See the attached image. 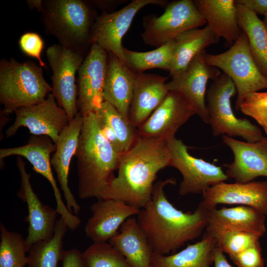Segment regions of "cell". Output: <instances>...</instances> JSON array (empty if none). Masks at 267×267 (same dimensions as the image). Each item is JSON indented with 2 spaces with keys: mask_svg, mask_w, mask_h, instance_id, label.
<instances>
[{
  "mask_svg": "<svg viewBox=\"0 0 267 267\" xmlns=\"http://www.w3.org/2000/svg\"><path fill=\"white\" fill-rule=\"evenodd\" d=\"M0 267H24L28 264V252L25 239L14 231H8L0 223Z\"/></svg>",
  "mask_w": 267,
  "mask_h": 267,
  "instance_id": "33",
  "label": "cell"
},
{
  "mask_svg": "<svg viewBox=\"0 0 267 267\" xmlns=\"http://www.w3.org/2000/svg\"><path fill=\"white\" fill-rule=\"evenodd\" d=\"M27 2L31 10L36 9L41 12L43 8V0H28Z\"/></svg>",
  "mask_w": 267,
  "mask_h": 267,
  "instance_id": "43",
  "label": "cell"
},
{
  "mask_svg": "<svg viewBox=\"0 0 267 267\" xmlns=\"http://www.w3.org/2000/svg\"><path fill=\"white\" fill-rule=\"evenodd\" d=\"M205 50L198 54L186 68L172 76V80L166 83L169 91H176L182 93L195 114L205 123H209L205 97L207 84L221 74L219 69L208 64L205 60Z\"/></svg>",
  "mask_w": 267,
  "mask_h": 267,
  "instance_id": "14",
  "label": "cell"
},
{
  "mask_svg": "<svg viewBox=\"0 0 267 267\" xmlns=\"http://www.w3.org/2000/svg\"><path fill=\"white\" fill-rule=\"evenodd\" d=\"M108 52L92 44L78 71L77 107L83 116L95 113L104 101L103 87Z\"/></svg>",
  "mask_w": 267,
  "mask_h": 267,
  "instance_id": "15",
  "label": "cell"
},
{
  "mask_svg": "<svg viewBox=\"0 0 267 267\" xmlns=\"http://www.w3.org/2000/svg\"><path fill=\"white\" fill-rule=\"evenodd\" d=\"M239 110L255 120L267 134V91L248 94L242 100Z\"/></svg>",
  "mask_w": 267,
  "mask_h": 267,
  "instance_id": "36",
  "label": "cell"
},
{
  "mask_svg": "<svg viewBox=\"0 0 267 267\" xmlns=\"http://www.w3.org/2000/svg\"><path fill=\"white\" fill-rule=\"evenodd\" d=\"M170 159L166 141L138 135L132 146L121 154L118 175L102 199L143 208L151 199L158 173L169 166Z\"/></svg>",
  "mask_w": 267,
  "mask_h": 267,
  "instance_id": "2",
  "label": "cell"
},
{
  "mask_svg": "<svg viewBox=\"0 0 267 267\" xmlns=\"http://www.w3.org/2000/svg\"><path fill=\"white\" fill-rule=\"evenodd\" d=\"M17 166L20 175V187L17 196L26 203L28 212L25 218V222L29 224L25 242L29 252L35 243L52 237L58 213L56 209L40 201L32 187L31 175L27 172L25 163L20 156L17 158Z\"/></svg>",
  "mask_w": 267,
  "mask_h": 267,
  "instance_id": "17",
  "label": "cell"
},
{
  "mask_svg": "<svg viewBox=\"0 0 267 267\" xmlns=\"http://www.w3.org/2000/svg\"><path fill=\"white\" fill-rule=\"evenodd\" d=\"M21 50L26 55L36 58L42 67L46 66L41 57L44 48V42L40 36L34 32H27L23 34L19 40Z\"/></svg>",
  "mask_w": 267,
  "mask_h": 267,
  "instance_id": "37",
  "label": "cell"
},
{
  "mask_svg": "<svg viewBox=\"0 0 267 267\" xmlns=\"http://www.w3.org/2000/svg\"><path fill=\"white\" fill-rule=\"evenodd\" d=\"M222 139L234 155L232 162L223 164L228 178L236 182L247 183L259 177H267V138L249 142L224 135Z\"/></svg>",
  "mask_w": 267,
  "mask_h": 267,
  "instance_id": "19",
  "label": "cell"
},
{
  "mask_svg": "<svg viewBox=\"0 0 267 267\" xmlns=\"http://www.w3.org/2000/svg\"><path fill=\"white\" fill-rule=\"evenodd\" d=\"M166 143L170 154L169 166L176 168L182 176L180 195L202 194L211 186L228 179L221 167L191 155L181 140L174 137Z\"/></svg>",
  "mask_w": 267,
  "mask_h": 267,
  "instance_id": "9",
  "label": "cell"
},
{
  "mask_svg": "<svg viewBox=\"0 0 267 267\" xmlns=\"http://www.w3.org/2000/svg\"><path fill=\"white\" fill-rule=\"evenodd\" d=\"M83 123L84 116L78 112L60 134L55 144L56 150L50 160L63 192L66 205L68 210L76 215L79 214L81 208L69 187L68 176L71 161L76 154Z\"/></svg>",
  "mask_w": 267,
  "mask_h": 267,
  "instance_id": "22",
  "label": "cell"
},
{
  "mask_svg": "<svg viewBox=\"0 0 267 267\" xmlns=\"http://www.w3.org/2000/svg\"><path fill=\"white\" fill-rule=\"evenodd\" d=\"M206 23L193 0H174L166 5L161 15L143 18L144 30L140 36L146 44L157 48L182 32Z\"/></svg>",
  "mask_w": 267,
  "mask_h": 267,
  "instance_id": "8",
  "label": "cell"
},
{
  "mask_svg": "<svg viewBox=\"0 0 267 267\" xmlns=\"http://www.w3.org/2000/svg\"><path fill=\"white\" fill-rule=\"evenodd\" d=\"M236 89L231 79L221 73L213 80L206 93V108L212 134L239 137L249 142L265 140L261 129L247 118H238L231 105Z\"/></svg>",
  "mask_w": 267,
  "mask_h": 267,
  "instance_id": "6",
  "label": "cell"
},
{
  "mask_svg": "<svg viewBox=\"0 0 267 267\" xmlns=\"http://www.w3.org/2000/svg\"><path fill=\"white\" fill-rule=\"evenodd\" d=\"M214 267H232L222 252L217 246L214 253Z\"/></svg>",
  "mask_w": 267,
  "mask_h": 267,
  "instance_id": "42",
  "label": "cell"
},
{
  "mask_svg": "<svg viewBox=\"0 0 267 267\" xmlns=\"http://www.w3.org/2000/svg\"><path fill=\"white\" fill-rule=\"evenodd\" d=\"M55 150L56 145L50 138L45 135H33L26 145L1 148L0 158L1 160L12 155L25 158L31 164L33 170L42 175L50 183L56 200V211L63 218L68 229L74 231L80 226L81 221L77 215L68 210L63 202L53 175L50 155Z\"/></svg>",
  "mask_w": 267,
  "mask_h": 267,
  "instance_id": "11",
  "label": "cell"
},
{
  "mask_svg": "<svg viewBox=\"0 0 267 267\" xmlns=\"http://www.w3.org/2000/svg\"><path fill=\"white\" fill-rule=\"evenodd\" d=\"M175 39L147 52L131 50L123 47L126 64L135 73L154 68L169 71L175 48Z\"/></svg>",
  "mask_w": 267,
  "mask_h": 267,
  "instance_id": "32",
  "label": "cell"
},
{
  "mask_svg": "<svg viewBox=\"0 0 267 267\" xmlns=\"http://www.w3.org/2000/svg\"><path fill=\"white\" fill-rule=\"evenodd\" d=\"M45 80L42 67L32 61L14 58L0 61V102L2 115L38 103L52 92Z\"/></svg>",
  "mask_w": 267,
  "mask_h": 267,
  "instance_id": "5",
  "label": "cell"
},
{
  "mask_svg": "<svg viewBox=\"0 0 267 267\" xmlns=\"http://www.w3.org/2000/svg\"><path fill=\"white\" fill-rule=\"evenodd\" d=\"M237 4L245 6L256 14L265 16L267 13V0H236Z\"/></svg>",
  "mask_w": 267,
  "mask_h": 267,
  "instance_id": "40",
  "label": "cell"
},
{
  "mask_svg": "<svg viewBox=\"0 0 267 267\" xmlns=\"http://www.w3.org/2000/svg\"><path fill=\"white\" fill-rule=\"evenodd\" d=\"M219 40L207 25L203 28L185 31L175 38L170 75L172 76L184 70L198 54Z\"/></svg>",
  "mask_w": 267,
  "mask_h": 267,
  "instance_id": "29",
  "label": "cell"
},
{
  "mask_svg": "<svg viewBox=\"0 0 267 267\" xmlns=\"http://www.w3.org/2000/svg\"><path fill=\"white\" fill-rule=\"evenodd\" d=\"M236 4L239 26L247 36L255 63L261 74L267 79V28L253 11Z\"/></svg>",
  "mask_w": 267,
  "mask_h": 267,
  "instance_id": "30",
  "label": "cell"
},
{
  "mask_svg": "<svg viewBox=\"0 0 267 267\" xmlns=\"http://www.w3.org/2000/svg\"><path fill=\"white\" fill-rule=\"evenodd\" d=\"M230 258L238 267H264V260L259 241L253 246Z\"/></svg>",
  "mask_w": 267,
  "mask_h": 267,
  "instance_id": "38",
  "label": "cell"
},
{
  "mask_svg": "<svg viewBox=\"0 0 267 267\" xmlns=\"http://www.w3.org/2000/svg\"><path fill=\"white\" fill-rule=\"evenodd\" d=\"M91 215L88 220L85 232L93 242H107L119 231L129 218L137 215L140 209L119 200L101 199L90 207Z\"/></svg>",
  "mask_w": 267,
  "mask_h": 267,
  "instance_id": "20",
  "label": "cell"
},
{
  "mask_svg": "<svg viewBox=\"0 0 267 267\" xmlns=\"http://www.w3.org/2000/svg\"><path fill=\"white\" fill-rule=\"evenodd\" d=\"M167 79L157 74L136 73L128 115L134 127H140L165 98Z\"/></svg>",
  "mask_w": 267,
  "mask_h": 267,
  "instance_id": "23",
  "label": "cell"
},
{
  "mask_svg": "<svg viewBox=\"0 0 267 267\" xmlns=\"http://www.w3.org/2000/svg\"><path fill=\"white\" fill-rule=\"evenodd\" d=\"M84 116V123L76 152L80 199L103 198L115 177L122 153L105 138L95 113Z\"/></svg>",
  "mask_w": 267,
  "mask_h": 267,
  "instance_id": "3",
  "label": "cell"
},
{
  "mask_svg": "<svg viewBox=\"0 0 267 267\" xmlns=\"http://www.w3.org/2000/svg\"><path fill=\"white\" fill-rule=\"evenodd\" d=\"M88 3L92 7L98 8L103 11V13H106L107 10L113 8L121 3L120 0H87Z\"/></svg>",
  "mask_w": 267,
  "mask_h": 267,
  "instance_id": "41",
  "label": "cell"
},
{
  "mask_svg": "<svg viewBox=\"0 0 267 267\" xmlns=\"http://www.w3.org/2000/svg\"><path fill=\"white\" fill-rule=\"evenodd\" d=\"M136 74L115 54L108 52L103 87L104 99L129 121Z\"/></svg>",
  "mask_w": 267,
  "mask_h": 267,
  "instance_id": "24",
  "label": "cell"
},
{
  "mask_svg": "<svg viewBox=\"0 0 267 267\" xmlns=\"http://www.w3.org/2000/svg\"><path fill=\"white\" fill-rule=\"evenodd\" d=\"M166 3L167 1L164 0H134L119 10L102 13L96 17L92 25L89 44L99 45L125 63L122 41L137 12L147 5L163 6Z\"/></svg>",
  "mask_w": 267,
  "mask_h": 267,
  "instance_id": "12",
  "label": "cell"
},
{
  "mask_svg": "<svg viewBox=\"0 0 267 267\" xmlns=\"http://www.w3.org/2000/svg\"><path fill=\"white\" fill-rule=\"evenodd\" d=\"M208 64L222 70L233 82L237 92L235 109L248 94L267 89V79L260 72L251 54L246 34L241 30L235 42L226 51L205 54Z\"/></svg>",
  "mask_w": 267,
  "mask_h": 267,
  "instance_id": "7",
  "label": "cell"
},
{
  "mask_svg": "<svg viewBox=\"0 0 267 267\" xmlns=\"http://www.w3.org/2000/svg\"><path fill=\"white\" fill-rule=\"evenodd\" d=\"M202 196L201 203L208 210L219 204L237 205L253 208L267 216V180L222 182L209 187Z\"/></svg>",
  "mask_w": 267,
  "mask_h": 267,
  "instance_id": "18",
  "label": "cell"
},
{
  "mask_svg": "<svg viewBox=\"0 0 267 267\" xmlns=\"http://www.w3.org/2000/svg\"><path fill=\"white\" fill-rule=\"evenodd\" d=\"M263 21L267 28V13L264 16V18Z\"/></svg>",
  "mask_w": 267,
  "mask_h": 267,
  "instance_id": "44",
  "label": "cell"
},
{
  "mask_svg": "<svg viewBox=\"0 0 267 267\" xmlns=\"http://www.w3.org/2000/svg\"><path fill=\"white\" fill-rule=\"evenodd\" d=\"M131 267H150L153 251L136 218L128 219L108 241Z\"/></svg>",
  "mask_w": 267,
  "mask_h": 267,
  "instance_id": "26",
  "label": "cell"
},
{
  "mask_svg": "<svg viewBox=\"0 0 267 267\" xmlns=\"http://www.w3.org/2000/svg\"><path fill=\"white\" fill-rule=\"evenodd\" d=\"M67 225L60 217L56 222L53 235L33 244L29 251L28 267H58L63 253V239Z\"/></svg>",
  "mask_w": 267,
  "mask_h": 267,
  "instance_id": "31",
  "label": "cell"
},
{
  "mask_svg": "<svg viewBox=\"0 0 267 267\" xmlns=\"http://www.w3.org/2000/svg\"><path fill=\"white\" fill-rule=\"evenodd\" d=\"M194 114L182 93L170 91L159 106L137 128L138 135L166 142L175 137L178 129Z\"/></svg>",
  "mask_w": 267,
  "mask_h": 267,
  "instance_id": "16",
  "label": "cell"
},
{
  "mask_svg": "<svg viewBox=\"0 0 267 267\" xmlns=\"http://www.w3.org/2000/svg\"></svg>",
  "mask_w": 267,
  "mask_h": 267,
  "instance_id": "45",
  "label": "cell"
},
{
  "mask_svg": "<svg viewBox=\"0 0 267 267\" xmlns=\"http://www.w3.org/2000/svg\"><path fill=\"white\" fill-rule=\"evenodd\" d=\"M41 13L47 35L61 45L87 55L90 31L97 16L87 0H43Z\"/></svg>",
  "mask_w": 267,
  "mask_h": 267,
  "instance_id": "4",
  "label": "cell"
},
{
  "mask_svg": "<svg viewBox=\"0 0 267 267\" xmlns=\"http://www.w3.org/2000/svg\"><path fill=\"white\" fill-rule=\"evenodd\" d=\"M15 113L14 122L5 131L7 137L14 135L20 128L26 127L33 135L47 136L56 144L70 123L66 112L52 92L43 101L21 107Z\"/></svg>",
  "mask_w": 267,
  "mask_h": 267,
  "instance_id": "13",
  "label": "cell"
},
{
  "mask_svg": "<svg viewBox=\"0 0 267 267\" xmlns=\"http://www.w3.org/2000/svg\"><path fill=\"white\" fill-rule=\"evenodd\" d=\"M266 216L255 209L246 206L208 210L206 235L217 239L225 232L239 231L261 237L266 232Z\"/></svg>",
  "mask_w": 267,
  "mask_h": 267,
  "instance_id": "21",
  "label": "cell"
},
{
  "mask_svg": "<svg viewBox=\"0 0 267 267\" xmlns=\"http://www.w3.org/2000/svg\"><path fill=\"white\" fill-rule=\"evenodd\" d=\"M61 261L62 267H84L82 253L76 248L64 250Z\"/></svg>",
  "mask_w": 267,
  "mask_h": 267,
  "instance_id": "39",
  "label": "cell"
},
{
  "mask_svg": "<svg viewBox=\"0 0 267 267\" xmlns=\"http://www.w3.org/2000/svg\"><path fill=\"white\" fill-rule=\"evenodd\" d=\"M176 183L173 178L155 182L150 200L137 215V222L155 254L175 253L198 238L207 225L208 210L201 202L194 212H184L168 200L164 188Z\"/></svg>",
  "mask_w": 267,
  "mask_h": 267,
  "instance_id": "1",
  "label": "cell"
},
{
  "mask_svg": "<svg viewBox=\"0 0 267 267\" xmlns=\"http://www.w3.org/2000/svg\"><path fill=\"white\" fill-rule=\"evenodd\" d=\"M95 114L105 138L120 153L128 151L138 136L137 129L107 101Z\"/></svg>",
  "mask_w": 267,
  "mask_h": 267,
  "instance_id": "27",
  "label": "cell"
},
{
  "mask_svg": "<svg viewBox=\"0 0 267 267\" xmlns=\"http://www.w3.org/2000/svg\"><path fill=\"white\" fill-rule=\"evenodd\" d=\"M46 55L52 72V93L70 122L79 112L76 74L86 56L59 44L48 46Z\"/></svg>",
  "mask_w": 267,
  "mask_h": 267,
  "instance_id": "10",
  "label": "cell"
},
{
  "mask_svg": "<svg viewBox=\"0 0 267 267\" xmlns=\"http://www.w3.org/2000/svg\"><path fill=\"white\" fill-rule=\"evenodd\" d=\"M82 255L84 267H131L109 242H93Z\"/></svg>",
  "mask_w": 267,
  "mask_h": 267,
  "instance_id": "34",
  "label": "cell"
},
{
  "mask_svg": "<svg viewBox=\"0 0 267 267\" xmlns=\"http://www.w3.org/2000/svg\"><path fill=\"white\" fill-rule=\"evenodd\" d=\"M216 239L205 235L202 239L171 255L153 253L150 267H211Z\"/></svg>",
  "mask_w": 267,
  "mask_h": 267,
  "instance_id": "28",
  "label": "cell"
},
{
  "mask_svg": "<svg viewBox=\"0 0 267 267\" xmlns=\"http://www.w3.org/2000/svg\"><path fill=\"white\" fill-rule=\"evenodd\" d=\"M193 2L207 26L219 40L230 47L238 38L241 30L237 20L234 0H194Z\"/></svg>",
  "mask_w": 267,
  "mask_h": 267,
  "instance_id": "25",
  "label": "cell"
},
{
  "mask_svg": "<svg viewBox=\"0 0 267 267\" xmlns=\"http://www.w3.org/2000/svg\"><path fill=\"white\" fill-rule=\"evenodd\" d=\"M260 237L246 232L231 231L225 232L216 240L217 247L230 257L256 244Z\"/></svg>",
  "mask_w": 267,
  "mask_h": 267,
  "instance_id": "35",
  "label": "cell"
}]
</instances>
